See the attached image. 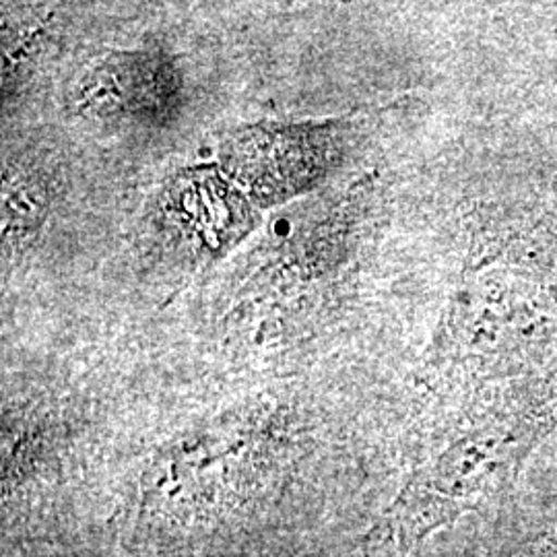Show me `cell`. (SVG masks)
<instances>
[{
  "label": "cell",
  "instance_id": "cell-1",
  "mask_svg": "<svg viewBox=\"0 0 557 557\" xmlns=\"http://www.w3.org/2000/svg\"><path fill=\"white\" fill-rule=\"evenodd\" d=\"M522 434L481 436L458 444L428 473L413 479L397 504L398 535L405 543L423 539L442 524L473 510L517 473Z\"/></svg>",
  "mask_w": 557,
  "mask_h": 557
},
{
  "label": "cell",
  "instance_id": "cell-2",
  "mask_svg": "<svg viewBox=\"0 0 557 557\" xmlns=\"http://www.w3.org/2000/svg\"><path fill=\"white\" fill-rule=\"evenodd\" d=\"M331 139L320 126H250L227 140L221 158L230 176L259 199H285L324 174Z\"/></svg>",
  "mask_w": 557,
  "mask_h": 557
},
{
  "label": "cell",
  "instance_id": "cell-3",
  "mask_svg": "<svg viewBox=\"0 0 557 557\" xmlns=\"http://www.w3.org/2000/svg\"><path fill=\"white\" fill-rule=\"evenodd\" d=\"M170 209L180 227L207 250H227L248 234L255 215L238 188L213 168L182 172L172 184Z\"/></svg>",
  "mask_w": 557,
  "mask_h": 557
},
{
  "label": "cell",
  "instance_id": "cell-4",
  "mask_svg": "<svg viewBox=\"0 0 557 557\" xmlns=\"http://www.w3.org/2000/svg\"><path fill=\"white\" fill-rule=\"evenodd\" d=\"M543 557H557V539L556 541H552V543H549V547L545 549Z\"/></svg>",
  "mask_w": 557,
  "mask_h": 557
}]
</instances>
